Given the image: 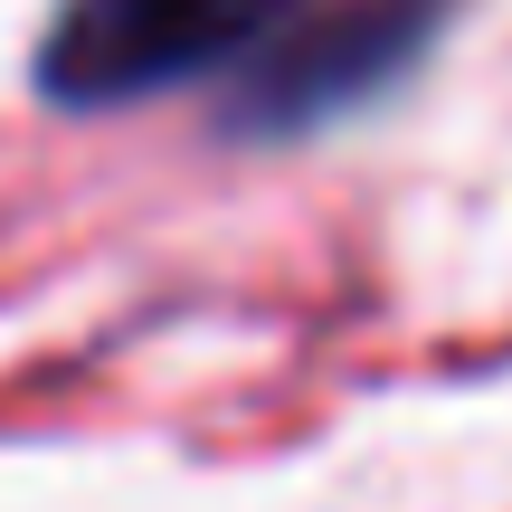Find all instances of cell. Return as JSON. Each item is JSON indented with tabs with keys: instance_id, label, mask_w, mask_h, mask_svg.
I'll return each instance as SVG.
<instances>
[{
	"instance_id": "6da1fadb",
	"label": "cell",
	"mask_w": 512,
	"mask_h": 512,
	"mask_svg": "<svg viewBox=\"0 0 512 512\" xmlns=\"http://www.w3.org/2000/svg\"><path fill=\"white\" fill-rule=\"evenodd\" d=\"M313 0H57L29 48L48 114H133L181 86L228 95L294 38Z\"/></svg>"
},
{
	"instance_id": "7a4b0ae2",
	"label": "cell",
	"mask_w": 512,
	"mask_h": 512,
	"mask_svg": "<svg viewBox=\"0 0 512 512\" xmlns=\"http://www.w3.org/2000/svg\"><path fill=\"white\" fill-rule=\"evenodd\" d=\"M446 19L456 0H313L285 48L219 95V133L228 143H304V133L351 124L437 48Z\"/></svg>"
}]
</instances>
